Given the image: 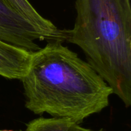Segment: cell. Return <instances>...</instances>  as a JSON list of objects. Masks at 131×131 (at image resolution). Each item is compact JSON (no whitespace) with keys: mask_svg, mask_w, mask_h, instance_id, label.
I'll list each match as a JSON object with an SVG mask.
<instances>
[{"mask_svg":"<svg viewBox=\"0 0 131 131\" xmlns=\"http://www.w3.org/2000/svg\"><path fill=\"white\" fill-rule=\"evenodd\" d=\"M33 53L0 40V76L21 80L28 71Z\"/></svg>","mask_w":131,"mask_h":131,"instance_id":"obj_4","label":"cell"},{"mask_svg":"<svg viewBox=\"0 0 131 131\" xmlns=\"http://www.w3.org/2000/svg\"><path fill=\"white\" fill-rule=\"evenodd\" d=\"M46 39L47 38L45 35L0 0L1 41L34 53L42 48L36 41Z\"/></svg>","mask_w":131,"mask_h":131,"instance_id":"obj_3","label":"cell"},{"mask_svg":"<svg viewBox=\"0 0 131 131\" xmlns=\"http://www.w3.org/2000/svg\"><path fill=\"white\" fill-rule=\"evenodd\" d=\"M14 11L23 17L49 41L65 40V31L59 30L49 19L42 17L28 0H3Z\"/></svg>","mask_w":131,"mask_h":131,"instance_id":"obj_5","label":"cell"},{"mask_svg":"<svg viewBox=\"0 0 131 131\" xmlns=\"http://www.w3.org/2000/svg\"><path fill=\"white\" fill-rule=\"evenodd\" d=\"M74 27L65 40L80 48L87 62L127 108L131 105L130 0H76Z\"/></svg>","mask_w":131,"mask_h":131,"instance_id":"obj_2","label":"cell"},{"mask_svg":"<svg viewBox=\"0 0 131 131\" xmlns=\"http://www.w3.org/2000/svg\"><path fill=\"white\" fill-rule=\"evenodd\" d=\"M21 81L28 110L78 123L107 107L113 94L88 62L58 40L32 54Z\"/></svg>","mask_w":131,"mask_h":131,"instance_id":"obj_1","label":"cell"},{"mask_svg":"<svg viewBox=\"0 0 131 131\" xmlns=\"http://www.w3.org/2000/svg\"><path fill=\"white\" fill-rule=\"evenodd\" d=\"M24 131H103L84 128L70 119L39 117L26 124Z\"/></svg>","mask_w":131,"mask_h":131,"instance_id":"obj_6","label":"cell"}]
</instances>
